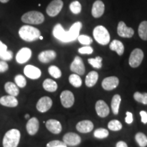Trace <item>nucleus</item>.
I'll list each match as a JSON object with an SVG mask.
<instances>
[{
    "instance_id": "1",
    "label": "nucleus",
    "mask_w": 147,
    "mask_h": 147,
    "mask_svg": "<svg viewBox=\"0 0 147 147\" xmlns=\"http://www.w3.org/2000/svg\"><path fill=\"white\" fill-rule=\"evenodd\" d=\"M82 26V25L80 22H76L71 27L69 31H65L61 24H57L53 29V36L61 42H69L74 41L78 38Z\"/></svg>"
},
{
    "instance_id": "2",
    "label": "nucleus",
    "mask_w": 147,
    "mask_h": 147,
    "mask_svg": "<svg viewBox=\"0 0 147 147\" xmlns=\"http://www.w3.org/2000/svg\"><path fill=\"white\" fill-rule=\"evenodd\" d=\"M19 36L21 39L26 42H34L39 39L40 32L39 29L36 27L29 26V25H24L22 26L18 32Z\"/></svg>"
},
{
    "instance_id": "3",
    "label": "nucleus",
    "mask_w": 147,
    "mask_h": 147,
    "mask_svg": "<svg viewBox=\"0 0 147 147\" xmlns=\"http://www.w3.org/2000/svg\"><path fill=\"white\" fill-rule=\"evenodd\" d=\"M21 139V132L16 129H12L5 133L3 139V147H17Z\"/></svg>"
},
{
    "instance_id": "4",
    "label": "nucleus",
    "mask_w": 147,
    "mask_h": 147,
    "mask_svg": "<svg viewBox=\"0 0 147 147\" xmlns=\"http://www.w3.org/2000/svg\"><path fill=\"white\" fill-rule=\"evenodd\" d=\"M93 36L100 45H106L109 43L110 36L109 32L104 26L99 25L93 29Z\"/></svg>"
},
{
    "instance_id": "5",
    "label": "nucleus",
    "mask_w": 147,
    "mask_h": 147,
    "mask_svg": "<svg viewBox=\"0 0 147 147\" xmlns=\"http://www.w3.org/2000/svg\"><path fill=\"white\" fill-rule=\"evenodd\" d=\"M23 23L32 25H39L45 21V16L41 12L37 11H30L24 14L21 17Z\"/></svg>"
},
{
    "instance_id": "6",
    "label": "nucleus",
    "mask_w": 147,
    "mask_h": 147,
    "mask_svg": "<svg viewBox=\"0 0 147 147\" xmlns=\"http://www.w3.org/2000/svg\"><path fill=\"white\" fill-rule=\"evenodd\" d=\"M144 59V53L140 49H136L132 51L129 59V64L131 67H138Z\"/></svg>"
},
{
    "instance_id": "7",
    "label": "nucleus",
    "mask_w": 147,
    "mask_h": 147,
    "mask_svg": "<svg viewBox=\"0 0 147 147\" xmlns=\"http://www.w3.org/2000/svg\"><path fill=\"white\" fill-rule=\"evenodd\" d=\"M63 3L61 0H53L49 3L47 8V13L50 16H57L63 8Z\"/></svg>"
},
{
    "instance_id": "8",
    "label": "nucleus",
    "mask_w": 147,
    "mask_h": 147,
    "mask_svg": "<svg viewBox=\"0 0 147 147\" xmlns=\"http://www.w3.org/2000/svg\"><path fill=\"white\" fill-rule=\"evenodd\" d=\"M60 100L62 106L64 108H69L71 107L74 104V95L72 92L68 91V90H65L61 93Z\"/></svg>"
},
{
    "instance_id": "9",
    "label": "nucleus",
    "mask_w": 147,
    "mask_h": 147,
    "mask_svg": "<svg viewBox=\"0 0 147 147\" xmlns=\"http://www.w3.org/2000/svg\"><path fill=\"white\" fill-rule=\"evenodd\" d=\"M53 105V101L48 96L42 97L38 100L36 104V108L40 113H44L51 109Z\"/></svg>"
},
{
    "instance_id": "10",
    "label": "nucleus",
    "mask_w": 147,
    "mask_h": 147,
    "mask_svg": "<svg viewBox=\"0 0 147 147\" xmlns=\"http://www.w3.org/2000/svg\"><path fill=\"white\" fill-rule=\"evenodd\" d=\"M63 142L67 146H75L81 142V138L78 134L73 132H69L63 136Z\"/></svg>"
},
{
    "instance_id": "11",
    "label": "nucleus",
    "mask_w": 147,
    "mask_h": 147,
    "mask_svg": "<svg viewBox=\"0 0 147 147\" xmlns=\"http://www.w3.org/2000/svg\"><path fill=\"white\" fill-rule=\"evenodd\" d=\"M70 69L71 71L78 75H83L85 72V67L82 59L80 57L77 56L74 58L73 62L71 63Z\"/></svg>"
},
{
    "instance_id": "12",
    "label": "nucleus",
    "mask_w": 147,
    "mask_h": 147,
    "mask_svg": "<svg viewBox=\"0 0 147 147\" xmlns=\"http://www.w3.org/2000/svg\"><path fill=\"white\" fill-rule=\"evenodd\" d=\"M119 80L116 76H110L104 78L102 82L103 89L106 91H112L118 87Z\"/></svg>"
},
{
    "instance_id": "13",
    "label": "nucleus",
    "mask_w": 147,
    "mask_h": 147,
    "mask_svg": "<svg viewBox=\"0 0 147 147\" xmlns=\"http://www.w3.org/2000/svg\"><path fill=\"white\" fill-rule=\"evenodd\" d=\"M117 34L122 38H130L134 36V31L131 27H127L123 21H120L117 27Z\"/></svg>"
},
{
    "instance_id": "14",
    "label": "nucleus",
    "mask_w": 147,
    "mask_h": 147,
    "mask_svg": "<svg viewBox=\"0 0 147 147\" xmlns=\"http://www.w3.org/2000/svg\"><path fill=\"white\" fill-rule=\"evenodd\" d=\"M32 51L29 48H23L17 53L16 60L18 63L23 64L28 61L32 57Z\"/></svg>"
},
{
    "instance_id": "15",
    "label": "nucleus",
    "mask_w": 147,
    "mask_h": 147,
    "mask_svg": "<svg viewBox=\"0 0 147 147\" xmlns=\"http://www.w3.org/2000/svg\"><path fill=\"white\" fill-rule=\"evenodd\" d=\"M95 111L99 117L105 118L109 115L110 108L104 101L98 100L95 104Z\"/></svg>"
},
{
    "instance_id": "16",
    "label": "nucleus",
    "mask_w": 147,
    "mask_h": 147,
    "mask_svg": "<svg viewBox=\"0 0 147 147\" xmlns=\"http://www.w3.org/2000/svg\"><path fill=\"white\" fill-rule=\"evenodd\" d=\"M24 74L28 78L36 80L41 76V70L38 67L32 65H27L24 68Z\"/></svg>"
},
{
    "instance_id": "17",
    "label": "nucleus",
    "mask_w": 147,
    "mask_h": 147,
    "mask_svg": "<svg viewBox=\"0 0 147 147\" xmlns=\"http://www.w3.org/2000/svg\"><path fill=\"white\" fill-rule=\"evenodd\" d=\"M46 123L47 129L54 134H59L62 130V125L59 121L56 119H49Z\"/></svg>"
},
{
    "instance_id": "18",
    "label": "nucleus",
    "mask_w": 147,
    "mask_h": 147,
    "mask_svg": "<svg viewBox=\"0 0 147 147\" xmlns=\"http://www.w3.org/2000/svg\"><path fill=\"white\" fill-rule=\"evenodd\" d=\"M94 127V125L93 122L89 120H84L78 122L76 124V128L79 132L80 133H89L93 129Z\"/></svg>"
},
{
    "instance_id": "19",
    "label": "nucleus",
    "mask_w": 147,
    "mask_h": 147,
    "mask_svg": "<svg viewBox=\"0 0 147 147\" xmlns=\"http://www.w3.org/2000/svg\"><path fill=\"white\" fill-rule=\"evenodd\" d=\"M26 129L27 133L31 136H34L39 129V121L36 117H33L27 121Z\"/></svg>"
},
{
    "instance_id": "20",
    "label": "nucleus",
    "mask_w": 147,
    "mask_h": 147,
    "mask_svg": "<svg viewBox=\"0 0 147 147\" xmlns=\"http://www.w3.org/2000/svg\"><path fill=\"white\" fill-rule=\"evenodd\" d=\"M57 57V54L55 51L53 50H48L42 51L38 55V59L40 62L44 63H47L51 62V61L54 60Z\"/></svg>"
},
{
    "instance_id": "21",
    "label": "nucleus",
    "mask_w": 147,
    "mask_h": 147,
    "mask_svg": "<svg viewBox=\"0 0 147 147\" xmlns=\"http://www.w3.org/2000/svg\"><path fill=\"white\" fill-rule=\"evenodd\" d=\"M104 10H105V6H104V3L100 0H97L93 3V7H92V15L94 18H100L104 14Z\"/></svg>"
},
{
    "instance_id": "22",
    "label": "nucleus",
    "mask_w": 147,
    "mask_h": 147,
    "mask_svg": "<svg viewBox=\"0 0 147 147\" xmlns=\"http://www.w3.org/2000/svg\"><path fill=\"white\" fill-rule=\"evenodd\" d=\"M0 104L2 106H6V107L14 108L18 106V102L16 97L9 95L1 97L0 98Z\"/></svg>"
},
{
    "instance_id": "23",
    "label": "nucleus",
    "mask_w": 147,
    "mask_h": 147,
    "mask_svg": "<svg viewBox=\"0 0 147 147\" xmlns=\"http://www.w3.org/2000/svg\"><path fill=\"white\" fill-rule=\"evenodd\" d=\"M98 73L95 71H92L88 74L86 76L85 84L88 87H92L97 83L98 80Z\"/></svg>"
},
{
    "instance_id": "24",
    "label": "nucleus",
    "mask_w": 147,
    "mask_h": 147,
    "mask_svg": "<svg viewBox=\"0 0 147 147\" xmlns=\"http://www.w3.org/2000/svg\"><path fill=\"white\" fill-rule=\"evenodd\" d=\"M110 50L115 51V52L119 55H120V56L123 54L125 51L123 44L121 41L117 40H113V41L110 43Z\"/></svg>"
},
{
    "instance_id": "25",
    "label": "nucleus",
    "mask_w": 147,
    "mask_h": 147,
    "mask_svg": "<svg viewBox=\"0 0 147 147\" xmlns=\"http://www.w3.org/2000/svg\"><path fill=\"white\" fill-rule=\"evenodd\" d=\"M5 90L7 93L12 96L16 97L19 94V89L17 85L12 82H7L4 86Z\"/></svg>"
},
{
    "instance_id": "26",
    "label": "nucleus",
    "mask_w": 147,
    "mask_h": 147,
    "mask_svg": "<svg viewBox=\"0 0 147 147\" xmlns=\"http://www.w3.org/2000/svg\"><path fill=\"white\" fill-rule=\"evenodd\" d=\"M121 102V97L120 95L116 94L113 96L111 101V109L114 115H117L119 114V107Z\"/></svg>"
},
{
    "instance_id": "27",
    "label": "nucleus",
    "mask_w": 147,
    "mask_h": 147,
    "mask_svg": "<svg viewBox=\"0 0 147 147\" xmlns=\"http://www.w3.org/2000/svg\"><path fill=\"white\" fill-rule=\"evenodd\" d=\"M57 84L52 79L47 78L43 82V88L49 92H55L57 89Z\"/></svg>"
},
{
    "instance_id": "28",
    "label": "nucleus",
    "mask_w": 147,
    "mask_h": 147,
    "mask_svg": "<svg viewBox=\"0 0 147 147\" xmlns=\"http://www.w3.org/2000/svg\"><path fill=\"white\" fill-rule=\"evenodd\" d=\"M69 82L73 87L78 88L82 85V79L79 76V75L76 74H71L69 77Z\"/></svg>"
},
{
    "instance_id": "29",
    "label": "nucleus",
    "mask_w": 147,
    "mask_h": 147,
    "mask_svg": "<svg viewBox=\"0 0 147 147\" xmlns=\"http://www.w3.org/2000/svg\"><path fill=\"white\" fill-rule=\"evenodd\" d=\"M135 139L138 144L140 147H146L147 146V137L144 134L138 132L136 134Z\"/></svg>"
},
{
    "instance_id": "30",
    "label": "nucleus",
    "mask_w": 147,
    "mask_h": 147,
    "mask_svg": "<svg viewBox=\"0 0 147 147\" xmlns=\"http://www.w3.org/2000/svg\"><path fill=\"white\" fill-rule=\"evenodd\" d=\"M138 34L141 39L143 40H147V21H142L140 24Z\"/></svg>"
},
{
    "instance_id": "31",
    "label": "nucleus",
    "mask_w": 147,
    "mask_h": 147,
    "mask_svg": "<svg viewBox=\"0 0 147 147\" xmlns=\"http://www.w3.org/2000/svg\"><path fill=\"white\" fill-rule=\"evenodd\" d=\"M108 127L110 130L113 131H120L121 129L123 128L122 123L120 122V121L118 120H116V119H114V120L110 121L108 124Z\"/></svg>"
},
{
    "instance_id": "32",
    "label": "nucleus",
    "mask_w": 147,
    "mask_h": 147,
    "mask_svg": "<svg viewBox=\"0 0 147 147\" xmlns=\"http://www.w3.org/2000/svg\"><path fill=\"white\" fill-rule=\"evenodd\" d=\"M109 135V131L106 129L99 128L97 129L93 133V136L98 139H104L107 138Z\"/></svg>"
},
{
    "instance_id": "33",
    "label": "nucleus",
    "mask_w": 147,
    "mask_h": 147,
    "mask_svg": "<svg viewBox=\"0 0 147 147\" xmlns=\"http://www.w3.org/2000/svg\"><path fill=\"white\" fill-rule=\"evenodd\" d=\"M134 98L136 102L147 105V93H141L140 92H136L134 94Z\"/></svg>"
},
{
    "instance_id": "34",
    "label": "nucleus",
    "mask_w": 147,
    "mask_h": 147,
    "mask_svg": "<svg viewBox=\"0 0 147 147\" xmlns=\"http://www.w3.org/2000/svg\"><path fill=\"white\" fill-rule=\"evenodd\" d=\"M88 62L94 68L100 69L102 67V58L101 57H97L95 58H90L88 59Z\"/></svg>"
},
{
    "instance_id": "35",
    "label": "nucleus",
    "mask_w": 147,
    "mask_h": 147,
    "mask_svg": "<svg viewBox=\"0 0 147 147\" xmlns=\"http://www.w3.org/2000/svg\"><path fill=\"white\" fill-rule=\"evenodd\" d=\"M49 73L55 78H59L61 76V71L55 65H51L49 67Z\"/></svg>"
},
{
    "instance_id": "36",
    "label": "nucleus",
    "mask_w": 147,
    "mask_h": 147,
    "mask_svg": "<svg viewBox=\"0 0 147 147\" xmlns=\"http://www.w3.org/2000/svg\"><path fill=\"white\" fill-rule=\"evenodd\" d=\"M69 9H70L71 12L74 14H78L81 12V5L79 1H74L71 2L69 5Z\"/></svg>"
},
{
    "instance_id": "37",
    "label": "nucleus",
    "mask_w": 147,
    "mask_h": 147,
    "mask_svg": "<svg viewBox=\"0 0 147 147\" xmlns=\"http://www.w3.org/2000/svg\"><path fill=\"white\" fill-rule=\"evenodd\" d=\"M14 80H15L16 85L18 87L24 88L27 84L26 79L21 74H18L17 76H16L15 78H14Z\"/></svg>"
},
{
    "instance_id": "38",
    "label": "nucleus",
    "mask_w": 147,
    "mask_h": 147,
    "mask_svg": "<svg viewBox=\"0 0 147 147\" xmlns=\"http://www.w3.org/2000/svg\"><path fill=\"white\" fill-rule=\"evenodd\" d=\"M78 40L79 42L82 45H89L90 44L92 43L93 40L89 36H86V35H81V36H78Z\"/></svg>"
},
{
    "instance_id": "39",
    "label": "nucleus",
    "mask_w": 147,
    "mask_h": 147,
    "mask_svg": "<svg viewBox=\"0 0 147 147\" xmlns=\"http://www.w3.org/2000/svg\"><path fill=\"white\" fill-rule=\"evenodd\" d=\"M13 57V53L10 51H6L0 53V59L3 61H10Z\"/></svg>"
},
{
    "instance_id": "40",
    "label": "nucleus",
    "mask_w": 147,
    "mask_h": 147,
    "mask_svg": "<svg viewBox=\"0 0 147 147\" xmlns=\"http://www.w3.org/2000/svg\"><path fill=\"white\" fill-rule=\"evenodd\" d=\"M93 49H92V47H89V46L80 48V49H78V53H80V54L90 55L93 53Z\"/></svg>"
},
{
    "instance_id": "41",
    "label": "nucleus",
    "mask_w": 147,
    "mask_h": 147,
    "mask_svg": "<svg viewBox=\"0 0 147 147\" xmlns=\"http://www.w3.org/2000/svg\"><path fill=\"white\" fill-rule=\"evenodd\" d=\"M63 144H65V143L60 140H53L48 143L47 144V147H56L59 146V145H61Z\"/></svg>"
},
{
    "instance_id": "42",
    "label": "nucleus",
    "mask_w": 147,
    "mask_h": 147,
    "mask_svg": "<svg viewBox=\"0 0 147 147\" xmlns=\"http://www.w3.org/2000/svg\"><path fill=\"white\" fill-rule=\"evenodd\" d=\"M125 123L127 124H131L134 121V117H133V114L130 112H127L126 113V117L125 119Z\"/></svg>"
},
{
    "instance_id": "43",
    "label": "nucleus",
    "mask_w": 147,
    "mask_h": 147,
    "mask_svg": "<svg viewBox=\"0 0 147 147\" xmlns=\"http://www.w3.org/2000/svg\"><path fill=\"white\" fill-rule=\"evenodd\" d=\"M8 69V65L4 61H0V72H5Z\"/></svg>"
},
{
    "instance_id": "44",
    "label": "nucleus",
    "mask_w": 147,
    "mask_h": 147,
    "mask_svg": "<svg viewBox=\"0 0 147 147\" xmlns=\"http://www.w3.org/2000/svg\"><path fill=\"white\" fill-rule=\"evenodd\" d=\"M140 115L141 117V121H142V123L147 124V113L146 111L142 110V111L140 112Z\"/></svg>"
},
{
    "instance_id": "45",
    "label": "nucleus",
    "mask_w": 147,
    "mask_h": 147,
    "mask_svg": "<svg viewBox=\"0 0 147 147\" xmlns=\"http://www.w3.org/2000/svg\"><path fill=\"white\" fill-rule=\"evenodd\" d=\"M6 51H8L7 50V46L4 45L2 42L0 41V53L5 52Z\"/></svg>"
},
{
    "instance_id": "46",
    "label": "nucleus",
    "mask_w": 147,
    "mask_h": 147,
    "mask_svg": "<svg viewBox=\"0 0 147 147\" xmlns=\"http://www.w3.org/2000/svg\"><path fill=\"white\" fill-rule=\"evenodd\" d=\"M116 147H128V146L124 141H119L116 144Z\"/></svg>"
},
{
    "instance_id": "47",
    "label": "nucleus",
    "mask_w": 147,
    "mask_h": 147,
    "mask_svg": "<svg viewBox=\"0 0 147 147\" xmlns=\"http://www.w3.org/2000/svg\"><path fill=\"white\" fill-rule=\"evenodd\" d=\"M9 1H10V0H0V2H1V3H7Z\"/></svg>"
},
{
    "instance_id": "48",
    "label": "nucleus",
    "mask_w": 147,
    "mask_h": 147,
    "mask_svg": "<svg viewBox=\"0 0 147 147\" xmlns=\"http://www.w3.org/2000/svg\"><path fill=\"white\" fill-rule=\"evenodd\" d=\"M56 147H67V145L65 144H61V145H59V146H56Z\"/></svg>"
},
{
    "instance_id": "49",
    "label": "nucleus",
    "mask_w": 147,
    "mask_h": 147,
    "mask_svg": "<svg viewBox=\"0 0 147 147\" xmlns=\"http://www.w3.org/2000/svg\"><path fill=\"white\" fill-rule=\"evenodd\" d=\"M29 117H29V114H26V115H25V119H29Z\"/></svg>"
},
{
    "instance_id": "50",
    "label": "nucleus",
    "mask_w": 147,
    "mask_h": 147,
    "mask_svg": "<svg viewBox=\"0 0 147 147\" xmlns=\"http://www.w3.org/2000/svg\"><path fill=\"white\" fill-rule=\"evenodd\" d=\"M40 38V40H42V39H43V37H42V36H40V38Z\"/></svg>"
}]
</instances>
